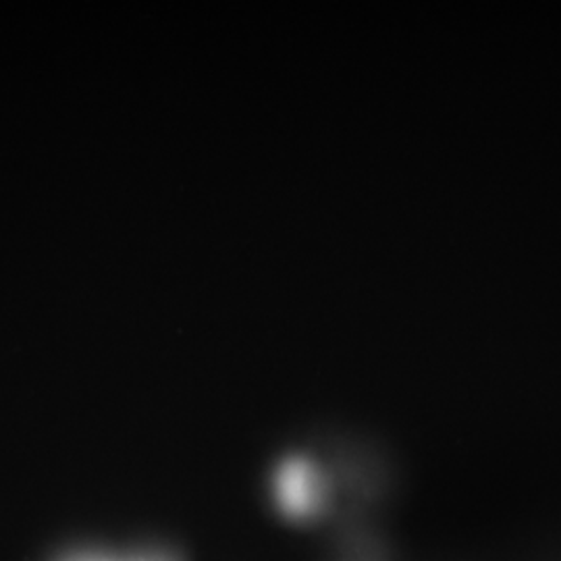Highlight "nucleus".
<instances>
[{
	"mask_svg": "<svg viewBox=\"0 0 561 561\" xmlns=\"http://www.w3.org/2000/svg\"><path fill=\"white\" fill-rule=\"evenodd\" d=\"M277 495L283 510L289 516L294 518L312 516L321 507V479L308 461H287L277 477Z\"/></svg>",
	"mask_w": 561,
	"mask_h": 561,
	"instance_id": "obj_1",
	"label": "nucleus"
}]
</instances>
